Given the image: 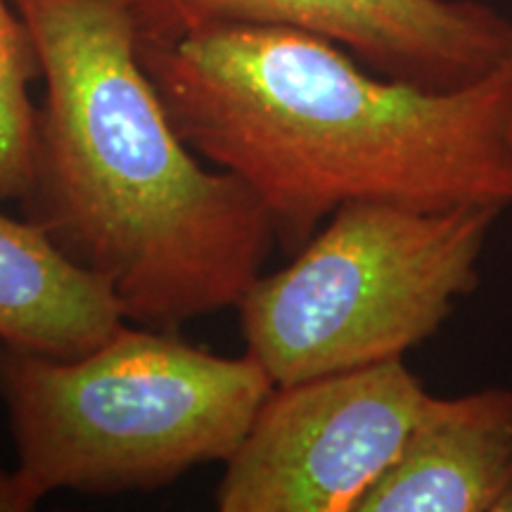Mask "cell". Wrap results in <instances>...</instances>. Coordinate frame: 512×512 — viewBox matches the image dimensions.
I'll list each match as a JSON object with an SVG mask.
<instances>
[{
	"mask_svg": "<svg viewBox=\"0 0 512 512\" xmlns=\"http://www.w3.org/2000/svg\"><path fill=\"white\" fill-rule=\"evenodd\" d=\"M138 34L268 24L337 43L370 72L453 91L512 62V22L479 0H136Z\"/></svg>",
	"mask_w": 512,
	"mask_h": 512,
	"instance_id": "obj_6",
	"label": "cell"
},
{
	"mask_svg": "<svg viewBox=\"0 0 512 512\" xmlns=\"http://www.w3.org/2000/svg\"><path fill=\"white\" fill-rule=\"evenodd\" d=\"M512 491V389L439 399L356 512H498Z\"/></svg>",
	"mask_w": 512,
	"mask_h": 512,
	"instance_id": "obj_7",
	"label": "cell"
},
{
	"mask_svg": "<svg viewBox=\"0 0 512 512\" xmlns=\"http://www.w3.org/2000/svg\"><path fill=\"white\" fill-rule=\"evenodd\" d=\"M273 387L254 356H216L174 330L121 325L76 358L0 342L19 458L15 472L0 470V510H31L60 489H157L228 463Z\"/></svg>",
	"mask_w": 512,
	"mask_h": 512,
	"instance_id": "obj_3",
	"label": "cell"
},
{
	"mask_svg": "<svg viewBox=\"0 0 512 512\" xmlns=\"http://www.w3.org/2000/svg\"><path fill=\"white\" fill-rule=\"evenodd\" d=\"M124 320L110 287L72 264L34 221L0 214V342L76 358L107 342Z\"/></svg>",
	"mask_w": 512,
	"mask_h": 512,
	"instance_id": "obj_8",
	"label": "cell"
},
{
	"mask_svg": "<svg viewBox=\"0 0 512 512\" xmlns=\"http://www.w3.org/2000/svg\"><path fill=\"white\" fill-rule=\"evenodd\" d=\"M138 57L185 143L256 192L285 252L349 202L512 209V62L430 91L268 24L138 34Z\"/></svg>",
	"mask_w": 512,
	"mask_h": 512,
	"instance_id": "obj_1",
	"label": "cell"
},
{
	"mask_svg": "<svg viewBox=\"0 0 512 512\" xmlns=\"http://www.w3.org/2000/svg\"><path fill=\"white\" fill-rule=\"evenodd\" d=\"M498 512H512V491L508 496H505V501H503V505H501V510Z\"/></svg>",
	"mask_w": 512,
	"mask_h": 512,
	"instance_id": "obj_10",
	"label": "cell"
},
{
	"mask_svg": "<svg viewBox=\"0 0 512 512\" xmlns=\"http://www.w3.org/2000/svg\"><path fill=\"white\" fill-rule=\"evenodd\" d=\"M434 396L403 358L280 384L226 463L221 512H356Z\"/></svg>",
	"mask_w": 512,
	"mask_h": 512,
	"instance_id": "obj_5",
	"label": "cell"
},
{
	"mask_svg": "<svg viewBox=\"0 0 512 512\" xmlns=\"http://www.w3.org/2000/svg\"><path fill=\"white\" fill-rule=\"evenodd\" d=\"M510 136H512V131H510Z\"/></svg>",
	"mask_w": 512,
	"mask_h": 512,
	"instance_id": "obj_11",
	"label": "cell"
},
{
	"mask_svg": "<svg viewBox=\"0 0 512 512\" xmlns=\"http://www.w3.org/2000/svg\"><path fill=\"white\" fill-rule=\"evenodd\" d=\"M503 209L339 207L283 271L240 299L247 354L275 387L403 358L479 287Z\"/></svg>",
	"mask_w": 512,
	"mask_h": 512,
	"instance_id": "obj_4",
	"label": "cell"
},
{
	"mask_svg": "<svg viewBox=\"0 0 512 512\" xmlns=\"http://www.w3.org/2000/svg\"><path fill=\"white\" fill-rule=\"evenodd\" d=\"M41 76L24 19L0 0V202H22L34 178L36 107L29 83Z\"/></svg>",
	"mask_w": 512,
	"mask_h": 512,
	"instance_id": "obj_9",
	"label": "cell"
},
{
	"mask_svg": "<svg viewBox=\"0 0 512 512\" xmlns=\"http://www.w3.org/2000/svg\"><path fill=\"white\" fill-rule=\"evenodd\" d=\"M12 3L46 81L27 219L145 328L238 306L275 245L271 216L178 133L140 64L136 0Z\"/></svg>",
	"mask_w": 512,
	"mask_h": 512,
	"instance_id": "obj_2",
	"label": "cell"
}]
</instances>
